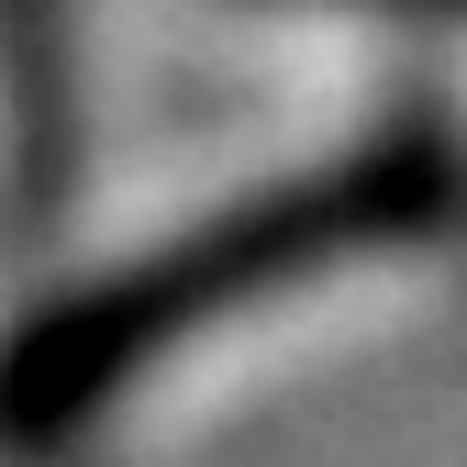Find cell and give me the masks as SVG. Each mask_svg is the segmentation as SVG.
<instances>
[{"label":"cell","instance_id":"obj_1","mask_svg":"<svg viewBox=\"0 0 467 467\" xmlns=\"http://www.w3.org/2000/svg\"><path fill=\"white\" fill-rule=\"evenodd\" d=\"M445 201H456V156L445 145H368V156L301 167V179L234 201V212H212L190 234H167L156 256L67 289L56 312H34L12 334V357H0V434L12 445L67 434L78 412H100L123 379H145L201 323L245 312V301H278V289H301V278H323L345 256H379L400 234H423Z\"/></svg>","mask_w":467,"mask_h":467}]
</instances>
